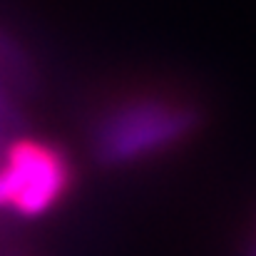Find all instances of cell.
<instances>
[{"label":"cell","mask_w":256,"mask_h":256,"mask_svg":"<svg viewBox=\"0 0 256 256\" xmlns=\"http://www.w3.org/2000/svg\"><path fill=\"white\" fill-rule=\"evenodd\" d=\"M196 120V112L179 102L157 97L120 102L94 130V157L110 167L154 157L192 134Z\"/></svg>","instance_id":"obj_1"},{"label":"cell","mask_w":256,"mask_h":256,"mask_svg":"<svg viewBox=\"0 0 256 256\" xmlns=\"http://www.w3.org/2000/svg\"><path fill=\"white\" fill-rule=\"evenodd\" d=\"M72 184L68 157L45 142L18 140L0 164V209L18 216H45Z\"/></svg>","instance_id":"obj_2"},{"label":"cell","mask_w":256,"mask_h":256,"mask_svg":"<svg viewBox=\"0 0 256 256\" xmlns=\"http://www.w3.org/2000/svg\"><path fill=\"white\" fill-rule=\"evenodd\" d=\"M249 256H256V234H254V242H252V249H249Z\"/></svg>","instance_id":"obj_3"}]
</instances>
